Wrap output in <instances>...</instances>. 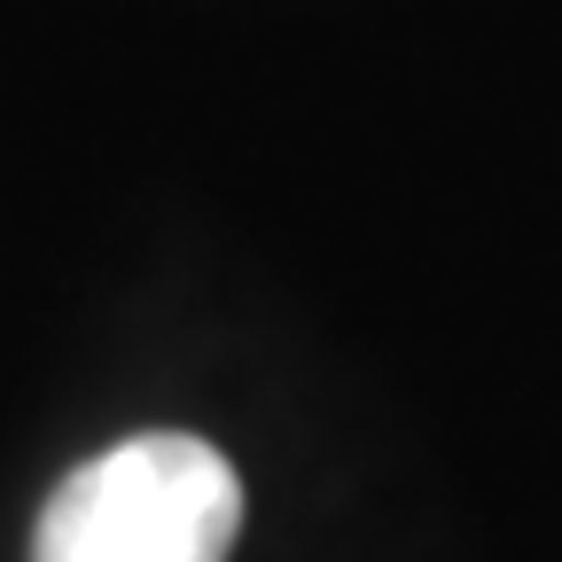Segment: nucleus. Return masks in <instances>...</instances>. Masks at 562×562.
Segmentation results:
<instances>
[{"label":"nucleus","instance_id":"obj_1","mask_svg":"<svg viewBox=\"0 0 562 562\" xmlns=\"http://www.w3.org/2000/svg\"><path fill=\"white\" fill-rule=\"evenodd\" d=\"M235 531V461L188 430H140L47 492L32 562H227Z\"/></svg>","mask_w":562,"mask_h":562}]
</instances>
